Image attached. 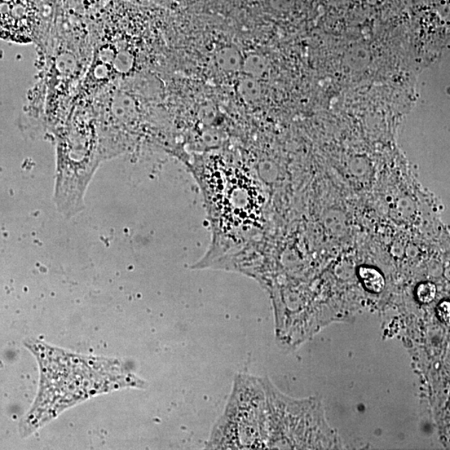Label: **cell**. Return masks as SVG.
Wrapping results in <instances>:
<instances>
[{
	"label": "cell",
	"mask_w": 450,
	"mask_h": 450,
	"mask_svg": "<svg viewBox=\"0 0 450 450\" xmlns=\"http://www.w3.org/2000/svg\"><path fill=\"white\" fill-rule=\"evenodd\" d=\"M198 179L205 193L214 239L209 254L196 266L200 268L211 267L216 259H221L227 251L247 239L255 200L253 180L240 170L203 172Z\"/></svg>",
	"instance_id": "cell-1"
},
{
	"label": "cell",
	"mask_w": 450,
	"mask_h": 450,
	"mask_svg": "<svg viewBox=\"0 0 450 450\" xmlns=\"http://www.w3.org/2000/svg\"><path fill=\"white\" fill-rule=\"evenodd\" d=\"M262 382L236 375L222 416L213 427L206 449H255L266 446Z\"/></svg>",
	"instance_id": "cell-2"
},
{
	"label": "cell",
	"mask_w": 450,
	"mask_h": 450,
	"mask_svg": "<svg viewBox=\"0 0 450 450\" xmlns=\"http://www.w3.org/2000/svg\"><path fill=\"white\" fill-rule=\"evenodd\" d=\"M35 25L36 11L32 0H0V37L29 41Z\"/></svg>",
	"instance_id": "cell-3"
},
{
	"label": "cell",
	"mask_w": 450,
	"mask_h": 450,
	"mask_svg": "<svg viewBox=\"0 0 450 450\" xmlns=\"http://www.w3.org/2000/svg\"><path fill=\"white\" fill-rule=\"evenodd\" d=\"M243 60L242 53L236 46H225L219 48L214 55L217 67L225 73H237L241 71Z\"/></svg>",
	"instance_id": "cell-4"
},
{
	"label": "cell",
	"mask_w": 450,
	"mask_h": 450,
	"mask_svg": "<svg viewBox=\"0 0 450 450\" xmlns=\"http://www.w3.org/2000/svg\"><path fill=\"white\" fill-rule=\"evenodd\" d=\"M371 60V51L364 43H355L348 48L343 55L346 65L354 71H362L367 69Z\"/></svg>",
	"instance_id": "cell-5"
},
{
	"label": "cell",
	"mask_w": 450,
	"mask_h": 450,
	"mask_svg": "<svg viewBox=\"0 0 450 450\" xmlns=\"http://www.w3.org/2000/svg\"><path fill=\"white\" fill-rule=\"evenodd\" d=\"M245 76L258 79L266 76L268 70V60L259 53H250L244 57L243 60L242 69Z\"/></svg>",
	"instance_id": "cell-6"
},
{
	"label": "cell",
	"mask_w": 450,
	"mask_h": 450,
	"mask_svg": "<svg viewBox=\"0 0 450 450\" xmlns=\"http://www.w3.org/2000/svg\"><path fill=\"white\" fill-rule=\"evenodd\" d=\"M358 275L364 288L373 294H381L386 287V280L381 271L369 266H360Z\"/></svg>",
	"instance_id": "cell-7"
},
{
	"label": "cell",
	"mask_w": 450,
	"mask_h": 450,
	"mask_svg": "<svg viewBox=\"0 0 450 450\" xmlns=\"http://www.w3.org/2000/svg\"><path fill=\"white\" fill-rule=\"evenodd\" d=\"M237 91L245 102H255L262 95V87L258 79L244 76L238 83Z\"/></svg>",
	"instance_id": "cell-8"
},
{
	"label": "cell",
	"mask_w": 450,
	"mask_h": 450,
	"mask_svg": "<svg viewBox=\"0 0 450 450\" xmlns=\"http://www.w3.org/2000/svg\"><path fill=\"white\" fill-rule=\"evenodd\" d=\"M436 285L431 282H423L417 286L416 298L422 304H430L436 297Z\"/></svg>",
	"instance_id": "cell-9"
},
{
	"label": "cell",
	"mask_w": 450,
	"mask_h": 450,
	"mask_svg": "<svg viewBox=\"0 0 450 450\" xmlns=\"http://www.w3.org/2000/svg\"><path fill=\"white\" fill-rule=\"evenodd\" d=\"M437 315H438L439 319L443 322L444 324L449 325L450 320V304L448 300H444V301L439 304L438 307H437Z\"/></svg>",
	"instance_id": "cell-10"
}]
</instances>
